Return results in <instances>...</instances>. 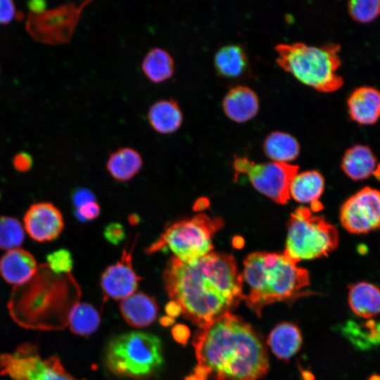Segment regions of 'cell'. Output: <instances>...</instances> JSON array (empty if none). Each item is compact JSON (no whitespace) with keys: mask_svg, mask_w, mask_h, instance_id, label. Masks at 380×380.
Listing matches in <instances>:
<instances>
[{"mask_svg":"<svg viewBox=\"0 0 380 380\" xmlns=\"http://www.w3.org/2000/svg\"><path fill=\"white\" fill-rule=\"evenodd\" d=\"M163 281L184 317L199 327L231 312L246 298L242 274L231 254L213 251L191 262L172 257Z\"/></svg>","mask_w":380,"mask_h":380,"instance_id":"6da1fadb","label":"cell"},{"mask_svg":"<svg viewBox=\"0 0 380 380\" xmlns=\"http://www.w3.org/2000/svg\"><path fill=\"white\" fill-rule=\"evenodd\" d=\"M193 346L198 362L194 373L205 380H259L269 369L262 337L231 312L199 327Z\"/></svg>","mask_w":380,"mask_h":380,"instance_id":"7a4b0ae2","label":"cell"},{"mask_svg":"<svg viewBox=\"0 0 380 380\" xmlns=\"http://www.w3.org/2000/svg\"><path fill=\"white\" fill-rule=\"evenodd\" d=\"M296 264L284 253L258 251L246 258L242 277L250 291L245 300L258 317L269 304L305 294L302 289L310 284L309 273Z\"/></svg>","mask_w":380,"mask_h":380,"instance_id":"3957f363","label":"cell"},{"mask_svg":"<svg viewBox=\"0 0 380 380\" xmlns=\"http://www.w3.org/2000/svg\"><path fill=\"white\" fill-rule=\"evenodd\" d=\"M276 63L302 84L321 92L340 89L343 80L337 73L341 65L338 44L320 46L303 42L281 43L276 45Z\"/></svg>","mask_w":380,"mask_h":380,"instance_id":"277c9868","label":"cell"},{"mask_svg":"<svg viewBox=\"0 0 380 380\" xmlns=\"http://www.w3.org/2000/svg\"><path fill=\"white\" fill-rule=\"evenodd\" d=\"M68 280L32 282L16 289L8 303L13 319L20 325L38 329H57L68 325V317L78 299L68 298Z\"/></svg>","mask_w":380,"mask_h":380,"instance_id":"5b68a950","label":"cell"},{"mask_svg":"<svg viewBox=\"0 0 380 380\" xmlns=\"http://www.w3.org/2000/svg\"><path fill=\"white\" fill-rule=\"evenodd\" d=\"M106 362L115 375L146 379L163 365L161 341L153 334L140 331L119 335L108 344Z\"/></svg>","mask_w":380,"mask_h":380,"instance_id":"8992f818","label":"cell"},{"mask_svg":"<svg viewBox=\"0 0 380 380\" xmlns=\"http://www.w3.org/2000/svg\"><path fill=\"white\" fill-rule=\"evenodd\" d=\"M223 225L221 219L205 214L175 222L165 228L146 253L170 251L181 262L195 261L213 252V237Z\"/></svg>","mask_w":380,"mask_h":380,"instance_id":"52a82bcc","label":"cell"},{"mask_svg":"<svg viewBox=\"0 0 380 380\" xmlns=\"http://www.w3.org/2000/svg\"><path fill=\"white\" fill-rule=\"evenodd\" d=\"M338 238L335 226L322 216L313 215L309 208L300 206L288 222L283 253L297 263L321 258L337 248Z\"/></svg>","mask_w":380,"mask_h":380,"instance_id":"ba28073f","label":"cell"},{"mask_svg":"<svg viewBox=\"0 0 380 380\" xmlns=\"http://www.w3.org/2000/svg\"><path fill=\"white\" fill-rule=\"evenodd\" d=\"M0 375L12 380H85L68 372L57 356L43 358L37 346L31 343L0 354Z\"/></svg>","mask_w":380,"mask_h":380,"instance_id":"9c48e42d","label":"cell"},{"mask_svg":"<svg viewBox=\"0 0 380 380\" xmlns=\"http://www.w3.org/2000/svg\"><path fill=\"white\" fill-rule=\"evenodd\" d=\"M236 175H246L253 186L275 203L284 205L290 198L289 186L298 166L285 163H255L244 156H235Z\"/></svg>","mask_w":380,"mask_h":380,"instance_id":"30bf717a","label":"cell"},{"mask_svg":"<svg viewBox=\"0 0 380 380\" xmlns=\"http://www.w3.org/2000/svg\"><path fill=\"white\" fill-rule=\"evenodd\" d=\"M91 2L66 4L51 11L33 14L27 23V28L34 37L44 42L53 44L68 43L83 9Z\"/></svg>","mask_w":380,"mask_h":380,"instance_id":"8fae6325","label":"cell"},{"mask_svg":"<svg viewBox=\"0 0 380 380\" xmlns=\"http://www.w3.org/2000/svg\"><path fill=\"white\" fill-rule=\"evenodd\" d=\"M340 221L353 234L380 227V191L367 186L348 198L341 207Z\"/></svg>","mask_w":380,"mask_h":380,"instance_id":"7c38bea8","label":"cell"},{"mask_svg":"<svg viewBox=\"0 0 380 380\" xmlns=\"http://www.w3.org/2000/svg\"><path fill=\"white\" fill-rule=\"evenodd\" d=\"M137 238L132 242L127 241L120 258L103 272L101 286L105 298L123 300L137 290L141 280L132 266V253Z\"/></svg>","mask_w":380,"mask_h":380,"instance_id":"4fadbf2b","label":"cell"},{"mask_svg":"<svg viewBox=\"0 0 380 380\" xmlns=\"http://www.w3.org/2000/svg\"><path fill=\"white\" fill-rule=\"evenodd\" d=\"M23 221L25 230L37 242L56 239L64 227L61 211L53 204L47 202L30 205L24 215Z\"/></svg>","mask_w":380,"mask_h":380,"instance_id":"5bb4252c","label":"cell"},{"mask_svg":"<svg viewBox=\"0 0 380 380\" xmlns=\"http://www.w3.org/2000/svg\"><path fill=\"white\" fill-rule=\"evenodd\" d=\"M37 272L34 257L24 249L8 251L0 259V274L8 284L23 286L32 280Z\"/></svg>","mask_w":380,"mask_h":380,"instance_id":"9a60e30c","label":"cell"},{"mask_svg":"<svg viewBox=\"0 0 380 380\" xmlns=\"http://www.w3.org/2000/svg\"><path fill=\"white\" fill-rule=\"evenodd\" d=\"M348 115L357 124L368 125L380 118V91L370 86L354 89L347 100Z\"/></svg>","mask_w":380,"mask_h":380,"instance_id":"2e32d148","label":"cell"},{"mask_svg":"<svg viewBox=\"0 0 380 380\" xmlns=\"http://www.w3.org/2000/svg\"><path fill=\"white\" fill-rule=\"evenodd\" d=\"M222 104L227 117L238 123L246 122L255 118L260 108L256 93L243 85L232 87L224 95Z\"/></svg>","mask_w":380,"mask_h":380,"instance_id":"e0dca14e","label":"cell"},{"mask_svg":"<svg viewBox=\"0 0 380 380\" xmlns=\"http://www.w3.org/2000/svg\"><path fill=\"white\" fill-rule=\"evenodd\" d=\"M341 168L350 179L364 180L372 175L380 179V164L372 149L363 144L348 148L341 161Z\"/></svg>","mask_w":380,"mask_h":380,"instance_id":"ac0fdd59","label":"cell"},{"mask_svg":"<svg viewBox=\"0 0 380 380\" xmlns=\"http://www.w3.org/2000/svg\"><path fill=\"white\" fill-rule=\"evenodd\" d=\"M147 120L151 127L160 134H170L178 131L183 123V112L173 99L155 101L148 108Z\"/></svg>","mask_w":380,"mask_h":380,"instance_id":"d6986e66","label":"cell"},{"mask_svg":"<svg viewBox=\"0 0 380 380\" xmlns=\"http://www.w3.org/2000/svg\"><path fill=\"white\" fill-rule=\"evenodd\" d=\"M125 320L134 327H144L156 319L158 306L156 300L142 292L134 293L120 303Z\"/></svg>","mask_w":380,"mask_h":380,"instance_id":"ffe728a7","label":"cell"},{"mask_svg":"<svg viewBox=\"0 0 380 380\" xmlns=\"http://www.w3.org/2000/svg\"><path fill=\"white\" fill-rule=\"evenodd\" d=\"M348 303L356 316L371 320L380 315V289L367 281L353 284L349 286Z\"/></svg>","mask_w":380,"mask_h":380,"instance_id":"44dd1931","label":"cell"},{"mask_svg":"<svg viewBox=\"0 0 380 380\" xmlns=\"http://www.w3.org/2000/svg\"><path fill=\"white\" fill-rule=\"evenodd\" d=\"M303 342L299 328L293 323L284 322L270 333L267 343L272 352L280 360H290L300 349Z\"/></svg>","mask_w":380,"mask_h":380,"instance_id":"7402d4cb","label":"cell"},{"mask_svg":"<svg viewBox=\"0 0 380 380\" xmlns=\"http://www.w3.org/2000/svg\"><path fill=\"white\" fill-rule=\"evenodd\" d=\"M324 189V179L322 175L315 170L306 171L292 179L289 186V194L299 203H311L314 211L319 210L316 206L320 205L318 199Z\"/></svg>","mask_w":380,"mask_h":380,"instance_id":"603a6c76","label":"cell"},{"mask_svg":"<svg viewBox=\"0 0 380 380\" xmlns=\"http://www.w3.org/2000/svg\"><path fill=\"white\" fill-rule=\"evenodd\" d=\"M143 165L141 154L131 147H121L109 156L106 169L118 182H127L139 173Z\"/></svg>","mask_w":380,"mask_h":380,"instance_id":"cb8c5ba5","label":"cell"},{"mask_svg":"<svg viewBox=\"0 0 380 380\" xmlns=\"http://www.w3.org/2000/svg\"><path fill=\"white\" fill-rule=\"evenodd\" d=\"M248 56L242 46L227 44L215 53L214 67L222 77L234 79L240 77L248 68Z\"/></svg>","mask_w":380,"mask_h":380,"instance_id":"d4e9b609","label":"cell"},{"mask_svg":"<svg viewBox=\"0 0 380 380\" xmlns=\"http://www.w3.org/2000/svg\"><path fill=\"white\" fill-rule=\"evenodd\" d=\"M141 67L144 75L150 82L160 84L173 76L175 60L167 50L153 47L145 54Z\"/></svg>","mask_w":380,"mask_h":380,"instance_id":"484cf974","label":"cell"},{"mask_svg":"<svg viewBox=\"0 0 380 380\" xmlns=\"http://www.w3.org/2000/svg\"><path fill=\"white\" fill-rule=\"evenodd\" d=\"M263 149L265 155L274 162L286 163L298 156L300 145L291 134L274 131L265 137Z\"/></svg>","mask_w":380,"mask_h":380,"instance_id":"4316f807","label":"cell"},{"mask_svg":"<svg viewBox=\"0 0 380 380\" xmlns=\"http://www.w3.org/2000/svg\"><path fill=\"white\" fill-rule=\"evenodd\" d=\"M101 322L100 315L91 305L76 303L71 309L68 325L70 331L77 335L88 336L95 332Z\"/></svg>","mask_w":380,"mask_h":380,"instance_id":"83f0119b","label":"cell"},{"mask_svg":"<svg viewBox=\"0 0 380 380\" xmlns=\"http://www.w3.org/2000/svg\"><path fill=\"white\" fill-rule=\"evenodd\" d=\"M24 226L17 219L0 217V248L11 251L18 248L25 239Z\"/></svg>","mask_w":380,"mask_h":380,"instance_id":"f1b7e54d","label":"cell"},{"mask_svg":"<svg viewBox=\"0 0 380 380\" xmlns=\"http://www.w3.org/2000/svg\"><path fill=\"white\" fill-rule=\"evenodd\" d=\"M348 11L354 20L362 23H370L380 14V1L353 0L348 3Z\"/></svg>","mask_w":380,"mask_h":380,"instance_id":"f546056e","label":"cell"},{"mask_svg":"<svg viewBox=\"0 0 380 380\" xmlns=\"http://www.w3.org/2000/svg\"><path fill=\"white\" fill-rule=\"evenodd\" d=\"M47 267L56 275L69 274L73 267L70 252L65 248L53 251L46 256Z\"/></svg>","mask_w":380,"mask_h":380,"instance_id":"4dcf8cb0","label":"cell"},{"mask_svg":"<svg viewBox=\"0 0 380 380\" xmlns=\"http://www.w3.org/2000/svg\"><path fill=\"white\" fill-rule=\"evenodd\" d=\"M100 213L101 208L96 201L88 203L75 210V217L83 222L96 220Z\"/></svg>","mask_w":380,"mask_h":380,"instance_id":"1f68e13d","label":"cell"},{"mask_svg":"<svg viewBox=\"0 0 380 380\" xmlns=\"http://www.w3.org/2000/svg\"><path fill=\"white\" fill-rule=\"evenodd\" d=\"M103 236L108 242L113 245H118L124 241L125 231L120 223L111 222L105 227Z\"/></svg>","mask_w":380,"mask_h":380,"instance_id":"d6a6232c","label":"cell"},{"mask_svg":"<svg viewBox=\"0 0 380 380\" xmlns=\"http://www.w3.org/2000/svg\"><path fill=\"white\" fill-rule=\"evenodd\" d=\"M71 198L75 208H78L88 203L96 201L94 193L84 187L77 188L74 190Z\"/></svg>","mask_w":380,"mask_h":380,"instance_id":"836d02e7","label":"cell"},{"mask_svg":"<svg viewBox=\"0 0 380 380\" xmlns=\"http://www.w3.org/2000/svg\"><path fill=\"white\" fill-rule=\"evenodd\" d=\"M16 16L14 3L9 0H0V24H7Z\"/></svg>","mask_w":380,"mask_h":380,"instance_id":"e575fe53","label":"cell"},{"mask_svg":"<svg viewBox=\"0 0 380 380\" xmlns=\"http://www.w3.org/2000/svg\"><path fill=\"white\" fill-rule=\"evenodd\" d=\"M15 168L20 172L28 170L32 165L31 156L25 152H21L15 155L13 160Z\"/></svg>","mask_w":380,"mask_h":380,"instance_id":"d590c367","label":"cell"},{"mask_svg":"<svg viewBox=\"0 0 380 380\" xmlns=\"http://www.w3.org/2000/svg\"><path fill=\"white\" fill-rule=\"evenodd\" d=\"M172 335L177 343L184 345L190 337V331L184 324H176L172 329Z\"/></svg>","mask_w":380,"mask_h":380,"instance_id":"8d00e7d4","label":"cell"},{"mask_svg":"<svg viewBox=\"0 0 380 380\" xmlns=\"http://www.w3.org/2000/svg\"><path fill=\"white\" fill-rule=\"evenodd\" d=\"M167 315L175 318L182 313L181 306L175 300H171L165 306Z\"/></svg>","mask_w":380,"mask_h":380,"instance_id":"74e56055","label":"cell"},{"mask_svg":"<svg viewBox=\"0 0 380 380\" xmlns=\"http://www.w3.org/2000/svg\"><path fill=\"white\" fill-rule=\"evenodd\" d=\"M29 7L31 8V10L35 13H40L43 11V9L45 7V2L39 1H30L29 2Z\"/></svg>","mask_w":380,"mask_h":380,"instance_id":"f35d334b","label":"cell"},{"mask_svg":"<svg viewBox=\"0 0 380 380\" xmlns=\"http://www.w3.org/2000/svg\"><path fill=\"white\" fill-rule=\"evenodd\" d=\"M160 323L164 327H169L174 324L175 319L169 316H163L160 319Z\"/></svg>","mask_w":380,"mask_h":380,"instance_id":"ab89813d","label":"cell"},{"mask_svg":"<svg viewBox=\"0 0 380 380\" xmlns=\"http://www.w3.org/2000/svg\"><path fill=\"white\" fill-rule=\"evenodd\" d=\"M184 380H205L203 378L200 377L195 373L190 374L189 376H186Z\"/></svg>","mask_w":380,"mask_h":380,"instance_id":"60d3db41","label":"cell"},{"mask_svg":"<svg viewBox=\"0 0 380 380\" xmlns=\"http://www.w3.org/2000/svg\"><path fill=\"white\" fill-rule=\"evenodd\" d=\"M369 380H380V376L377 375L372 376Z\"/></svg>","mask_w":380,"mask_h":380,"instance_id":"b9f144b4","label":"cell"}]
</instances>
